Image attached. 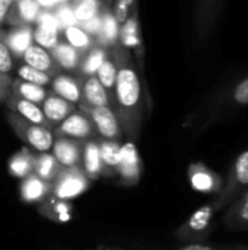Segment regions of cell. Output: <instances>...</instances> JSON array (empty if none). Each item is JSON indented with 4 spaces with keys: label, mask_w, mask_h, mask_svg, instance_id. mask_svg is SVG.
<instances>
[{
    "label": "cell",
    "mask_w": 248,
    "mask_h": 250,
    "mask_svg": "<svg viewBox=\"0 0 248 250\" xmlns=\"http://www.w3.org/2000/svg\"><path fill=\"white\" fill-rule=\"evenodd\" d=\"M118 42L129 51L134 50L143 64V47H142V37H140L139 19H137V6L133 9L127 21L120 26Z\"/></svg>",
    "instance_id": "9a60e30c"
},
{
    "label": "cell",
    "mask_w": 248,
    "mask_h": 250,
    "mask_svg": "<svg viewBox=\"0 0 248 250\" xmlns=\"http://www.w3.org/2000/svg\"><path fill=\"white\" fill-rule=\"evenodd\" d=\"M53 92L66 101L79 104L82 100V78L69 73H58L51 81Z\"/></svg>",
    "instance_id": "ac0fdd59"
},
{
    "label": "cell",
    "mask_w": 248,
    "mask_h": 250,
    "mask_svg": "<svg viewBox=\"0 0 248 250\" xmlns=\"http://www.w3.org/2000/svg\"><path fill=\"white\" fill-rule=\"evenodd\" d=\"M91 186L89 177L85 174L80 166L61 167L56 179L53 180V196L63 201H72L85 193Z\"/></svg>",
    "instance_id": "5b68a950"
},
{
    "label": "cell",
    "mask_w": 248,
    "mask_h": 250,
    "mask_svg": "<svg viewBox=\"0 0 248 250\" xmlns=\"http://www.w3.org/2000/svg\"><path fill=\"white\" fill-rule=\"evenodd\" d=\"M219 250H248L246 248H240V246H231V248H224V249Z\"/></svg>",
    "instance_id": "7bdbcfd3"
},
{
    "label": "cell",
    "mask_w": 248,
    "mask_h": 250,
    "mask_svg": "<svg viewBox=\"0 0 248 250\" xmlns=\"http://www.w3.org/2000/svg\"><path fill=\"white\" fill-rule=\"evenodd\" d=\"M16 73H18V78L20 81L29 82V83H35V85H39V86H48V85H51V81H53V76H50L48 73L37 70V69L25 64V63L20 64L16 69Z\"/></svg>",
    "instance_id": "d6a6232c"
},
{
    "label": "cell",
    "mask_w": 248,
    "mask_h": 250,
    "mask_svg": "<svg viewBox=\"0 0 248 250\" xmlns=\"http://www.w3.org/2000/svg\"><path fill=\"white\" fill-rule=\"evenodd\" d=\"M246 189H248V148L243 149L232 161L228 176L224 180V188L215 195L210 202L218 211L225 209L235 198H238Z\"/></svg>",
    "instance_id": "7a4b0ae2"
},
{
    "label": "cell",
    "mask_w": 248,
    "mask_h": 250,
    "mask_svg": "<svg viewBox=\"0 0 248 250\" xmlns=\"http://www.w3.org/2000/svg\"><path fill=\"white\" fill-rule=\"evenodd\" d=\"M13 78L9 75H1L0 73V103H4L6 98L10 94V85H12Z\"/></svg>",
    "instance_id": "f35d334b"
},
{
    "label": "cell",
    "mask_w": 248,
    "mask_h": 250,
    "mask_svg": "<svg viewBox=\"0 0 248 250\" xmlns=\"http://www.w3.org/2000/svg\"><path fill=\"white\" fill-rule=\"evenodd\" d=\"M32 38H34V44L45 48V50H51L60 40H58V32L56 31H50V29H45L42 26H35L34 31H32Z\"/></svg>",
    "instance_id": "836d02e7"
},
{
    "label": "cell",
    "mask_w": 248,
    "mask_h": 250,
    "mask_svg": "<svg viewBox=\"0 0 248 250\" xmlns=\"http://www.w3.org/2000/svg\"><path fill=\"white\" fill-rule=\"evenodd\" d=\"M63 32H64L66 41L70 45H73L75 48H77V50H80L83 53H86L91 47L95 45L94 38L91 35H88L79 25H70Z\"/></svg>",
    "instance_id": "1f68e13d"
},
{
    "label": "cell",
    "mask_w": 248,
    "mask_h": 250,
    "mask_svg": "<svg viewBox=\"0 0 248 250\" xmlns=\"http://www.w3.org/2000/svg\"><path fill=\"white\" fill-rule=\"evenodd\" d=\"M136 6H137L136 0H114L111 12H113V16L115 18L118 26H121L127 21V18L132 15L133 9Z\"/></svg>",
    "instance_id": "e575fe53"
},
{
    "label": "cell",
    "mask_w": 248,
    "mask_h": 250,
    "mask_svg": "<svg viewBox=\"0 0 248 250\" xmlns=\"http://www.w3.org/2000/svg\"><path fill=\"white\" fill-rule=\"evenodd\" d=\"M6 119L10 127L13 129V132L16 133V136L23 144L32 146L39 152H47L53 148L54 138H53V132L48 127L31 123L10 110L6 113Z\"/></svg>",
    "instance_id": "277c9868"
},
{
    "label": "cell",
    "mask_w": 248,
    "mask_h": 250,
    "mask_svg": "<svg viewBox=\"0 0 248 250\" xmlns=\"http://www.w3.org/2000/svg\"><path fill=\"white\" fill-rule=\"evenodd\" d=\"M79 110L89 117V120L95 127L96 135H99L102 139L120 141V138L123 136V129L111 105H104V107L79 105Z\"/></svg>",
    "instance_id": "8992f818"
},
{
    "label": "cell",
    "mask_w": 248,
    "mask_h": 250,
    "mask_svg": "<svg viewBox=\"0 0 248 250\" xmlns=\"http://www.w3.org/2000/svg\"><path fill=\"white\" fill-rule=\"evenodd\" d=\"M13 1L15 0H0V28L6 22V16H7Z\"/></svg>",
    "instance_id": "60d3db41"
},
{
    "label": "cell",
    "mask_w": 248,
    "mask_h": 250,
    "mask_svg": "<svg viewBox=\"0 0 248 250\" xmlns=\"http://www.w3.org/2000/svg\"><path fill=\"white\" fill-rule=\"evenodd\" d=\"M41 10L42 9L37 0H15L4 23L12 26H32Z\"/></svg>",
    "instance_id": "4fadbf2b"
},
{
    "label": "cell",
    "mask_w": 248,
    "mask_h": 250,
    "mask_svg": "<svg viewBox=\"0 0 248 250\" xmlns=\"http://www.w3.org/2000/svg\"><path fill=\"white\" fill-rule=\"evenodd\" d=\"M118 32H120V26L115 21V18L113 16L111 7L105 9L104 16H102V28L99 35L95 38V44L110 50L113 45H115L118 42Z\"/></svg>",
    "instance_id": "4316f807"
},
{
    "label": "cell",
    "mask_w": 248,
    "mask_h": 250,
    "mask_svg": "<svg viewBox=\"0 0 248 250\" xmlns=\"http://www.w3.org/2000/svg\"><path fill=\"white\" fill-rule=\"evenodd\" d=\"M10 92L20 97V98H23V100H26V101H31V103H34L37 105L42 104L44 100L48 95V91L45 89V86L29 83V82L20 81V79H13L12 81Z\"/></svg>",
    "instance_id": "f1b7e54d"
},
{
    "label": "cell",
    "mask_w": 248,
    "mask_h": 250,
    "mask_svg": "<svg viewBox=\"0 0 248 250\" xmlns=\"http://www.w3.org/2000/svg\"><path fill=\"white\" fill-rule=\"evenodd\" d=\"M32 26H13L12 31L1 34L0 32V41H3L13 57H22L25 50L32 44Z\"/></svg>",
    "instance_id": "603a6c76"
},
{
    "label": "cell",
    "mask_w": 248,
    "mask_h": 250,
    "mask_svg": "<svg viewBox=\"0 0 248 250\" xmlns=\"http://www.w3.org/2000/svg\"><path fill=\"white\" fill-rule=\"evenodd\" d=\"M38 26H42L45 29H50V31H56L58 32L60 31V26H58V21L54 15V12H50L47 9H42L38 15V19L35 22Z\"/></svg>",
    "instance_id": "d590c367"
},
{
    "label": "cell",
    "mask_w": 248,
    "mask_h": 250,
    "mask_svg": "<svg viewBox=\"0 0 248 250\" xmlns=\"http://www.w3.org/2000/svg\"><path fill=\"white\" fill-rule=\"evenodd\" d=\"M4 104L7 105V108L10 111H13L15 114L20 116L22 119L31 122V123H35V125H39V126H45L48 127V123L44 117V113L41 110L39 105L31 103V101H26L15 94H9V97L6 98ZM50 129V127H48Z\"/></svg>",
    "instance_id": "d6986e66"
},
{
    "label": "cell",
    "mask_w": 248,
    "mask_h": 250,
    "mask_svg": "<svg viewBox=\"0 0 248 250\" xmlns=\"http://www.w3.org/2000/svg\"><path fill=\"white\" fill-rule=\"evenodd\" d=\"M222 223L229 231H248V189L225 208Z\"/></svg>",
    "instance_id": "30bf717a"
},
{
    "label": "cell",
    "mask_w": 248,
    "mask_h": 250,
    "mask_svg": "<svg viewBox=\"0 0 248 250\" xmlns=\"http://www.w3.org/2000/svg\"><path fill=\"white\" fill-rule=\"evenodd\" d=\"M110 56L117 66V78L113 92V108L118 117L123 133L136 141L145 122V95L136 63L127 48L120 42L110 48Z\"/></svg>",
    "instance_id": "6da1fadb"
},
{
    "label": "cell",
    "mask_w": 248,
    "mask_h": 250,
    "mask_svg": "<svg viewBox=\"0 0 248 250\" xmlns=\"http://www.w3.org/2000/svg\"><path fill=\"white\" fill-rule=\"evenodd\" d=\"M60 170H61V166L53 154H48V152H41L38 155L35 154L34 174L38 176L39 179L53 183V180L56 179Z\"/></svg>",
    "instance_id": "f546056e"
},
{
    "label": "cell",
    "mask_w": 248,
    "mask_h": 250,
    "mask_svg": "<svg viewBox=\"0 0 248 250\" xmlns=\"http://www.w3.org/2000/svg\"><path fill=\"white\" fill-rule=\"evenodd\" d=\"M216 209L209 202L197 208L175 231V237L183 243H205L215 230Z\"/></svg>",
    "instance_id": "3957f363"
},
{
    "label": "cell",
    "mask_w": 248,
    "mask_h": 250,
    "mask_svg": "<svg viewBox=\"0 0 248 250\" xmlns=\"http://www.w3.org/2000/svg\"><path fill=\"white\" fill-rule=\"evenodd\" d=\"M83 141L60 136L53 142V155L60 163L61 167L80 166L83 154Z\"/></svg>",
    "instance_id": "8fae6325"
},
{
    "label": "cell",
    "mask_w": 248,
    "mask_h": 250,
    "mask_svg": "<svg viewBox=\"0 0 248 250\" xmlns=\"http://www.w3.org/2000/svg\"><path fill=\"white\" fill-rule=\"evenodd\" d=\"M53 133L57 138L64 136V138H72V139H79V141L91 139L96 135L92 122L80 110L79 111L76 110L67 119H64L58 126H56Z\"/></svg>",
    "instance_id": "9c48e42d"
},
{
    "label": "cell",
    "mask_w": 248,
    "mask_h": 250,
    "mask_svg": "<svg viewBox=\"0 0 248 250\" xmlns=\"http://www.w3.org/2000/svg\"><path fill=\"white\" fill-rule=\"evenodd\" d=\"M96 250H123V249H110V248H98Z\"/></svg>",
    "instance_id": "ee69618b"
},
{
    "label": "cell",
    "mask_w": 248,
    "mask_h": 250,
    "mask_svg": "<svg viewBox=\"0 0 248 250\" xmlns=\"http://www.w3.org/2000/svg\"><path fill=\"white\" fill-rule=\"evenodd\" d=\"M98 144H99V154L104 166V176L115 177L120 164V152H121L120 142L111 139H101L98 141Z\"/></svg>",
    "instance_id": "cb8c5ba5"
},
{
    "label": "cell",
    "mask_w": 248,
    "mask_h": 250,
    "mask_svg": "<svg viewBox=\"0 0 248 250\" xmlns=\"http://www.w3.org/2000/svg\"><path fill=\"white\" fill-rule=\"evenodd\" d=\"M22 59H23L25 64H28L37 70H41L44 73H48L53 78L60 73V67L54 62L51 53L48 50L34 44V42L25 50Z\"/></svg>",
    "instance_id": "e0dca14e"
},
{
    "label": "cell",
    "mask_w": 248,
    "mask_h": 250,
    "mask_svg": "<svg viewBox=\"0 0 248 250\" xmlns=\"http://www.w3.org/2000/svg\"><path fill=\"white\" fill-rule=\"evenodd\" d=\"M80 167L91 182L104 176V166L99 154V144L96 139H89L85 142Z\"/></svg>",
    "instance_id": "7402d4cb"
},
{
    "label": "cell",
    "mask_w": 248,
    "mask_h": 250,
    "mask_svg": "<svg viewBox=\"0 0 248 250\" xmlns=\"http://www.w3.org/2000/svg\"><path fill=\"white\" fill-rule=\"evenodd\" d=\"M177 250H219V248L208 243H186Z\"/></svg>",
    "instance_id": "ab89813d"
},
{
    "label": "cell",
    "mask_w": 248,
    "mask_h": 250,
    "mask_svg": "<svg viewBox=\"0 0 248 250\" xmlns=\"http://www.w3.org/2000/svg\"><path fill=\"white\" fill-rule=\"evenodd\" d=\"M110 54V51L98 44H95L94 47H91L82 59L80 67L77 70L80 78H88V76H94L96 75V70L99 69V66L102 64V62L107 59V56Z\"/></svg>",
    "instance_id": "83f0119b"
},
{
    "label": "cell",
    "mask_w": 248,
    "mask_h": 250,
    "mask_svg": "<svg viewBox=\"0 0 248 250\" xmlns=\"http://www.w3.org/2000/svg\"><path fill=\"white\" fill-rule=\"evenodd\" d=\"M95 76L98 78V81L101 82V85L105 88V91H107V94L110 97V101L113 103V92H114V85H115V78H117V66H115L114 60H113V57L110 54L102 62V64L96 70V75Z\"/></svg>",
    "instance_id": "4dcf8cb0"
},
{
    "label": "cell",
    "mask_w": 248,
    "mask_h": 250,
    "mask_svg": "<svg viewBox=\"0 0 248 250\" xmlns=\"http://www.w3.org/2000/svg\"><path fill=\"white\" fill-rule=\"evenodd\" d=\"M189 182L196 192L216 195L224 188V179L203 163H193L187 170Z\"/></svg>",
    "instance_id": "ba28073f"
},
{
    "label": "cell",
    "mask_w": 248,
    "mask_h": 250,
    "mask_svg": "<svg viewBox=\"0 0 248 250\" xmlns=\"http://www.w3.org/2000/svg\"><path fill=\"white\" fill-rule=\"evenodd\" d=\"M53 193V183L39 179L34 173L22 179L19 186V195L25 204H41Z\"/></svg>",
    "instance_id": "5bb4252c"
},
{
    "label": "cell",
    "mask_w": 248,
    "mask_h": 250,
    "mask_svg": "<svg viewBox=\"0 0 248 250\" xmlns=\"http://www.w3.org/2000/svg\"><path fill=\"white\" fill-rule=\"evenodd\" d=\"M34 161H35V154L29 148H22L20 151L15 152L7 164L9 174L16 179H25L29 174L34 173Z\"/></svg>",
    "instance_id": "484cf974"
},
{
    "label": "cell",
    "mask_w": 248,
    "mask_h": 250,
    "mask_svg": "<svg viewBox=\"0 0 248 250\" xmlns=\"http://www.w3.org/2000/svg\"><path fill=\"white\" fill-rule=\"evenodd\" d=\"M69 6L72 7L75 19L79 25L108 9L110 0H70Z\"/></svg>",
    "instance_id": "d4e9b609"
},
{
    "label": "cell",
    "mask_w": 248,
    "mask_h": 250,
    "mask_svg": "<svg viewBox=\"0 0 248 250\" xmlns=\"http://www.w3.org/2000/svg\"><path fill=\"white\" fill-rule=\"evenodd\" d=\"M41 110L48 123V127H56L72 113L76 111V104L66 101L64 98L56 95L54 92H48L47 98L42 103Z\"/></svg>",
    "instance_id": "7c38bea8"
},
{
    "label": "cell",
    "mask_w": 248,
    "mask_h": 250,
    "mask_svg": "<svg viewBox=\"0 0 248 250\" xmlns=\"http://www.w3.org/2000/svg\"><path fill=\"white\" fill-rule=\"evenodd\" d=\"M13 54L10 53V50L7 48V45L0 41V73L1 75H10V72L13 70Z\"/></svg>",
    "instance_id": "8d00e7d4"
},
{
    "label": "cell",
    "mask_w": 248,
    "mask_h": 250,
    "mask_svg": "<svg viewBox=\"0 0 248 250\" xmlns=\"http://www.w3.org/2000/svg\"><path fill=\"white\" fill-rule=\"evenodd\" d=\"M143 173V164L140 160V155L137 152V148L133 141L121 145L120 152V164L117 176L126 186H134Z\"/></svg>",
    "instance_id": "52a82bcc"
},
{
    "label": "cell",
    "mask_w": 248,
    "mask_h": 250,
    "mask_svg": "<svg viewBox=\"0 0 248 250\" xmlns=\"http://www.w3.org/2000/svg\"><path fill=\"white\" fill-rule=\"evenodd\" d=\"M38 4L41 6V9H56L58 7L60 4H64V3H69L70 0H37Z\"/></svg>",
    "instance_id": "b9f144b4"
},
{
    "label": "cell",
    "mask_w": 248,
    "mask_h": 250,
    "mask_svg": "<svg viewBox=\"0 0 248 250\" xmlns=\"http://www.w3.org/2000/svg\"><path fill=\"white\" fill-rule=\"evenodd\" d=\"M54 62L57 63V66L60 67V70L64 72H77L83 59V51L75 48L73 45H70L67 41H58L51 50H50Z\"/></svg>",
    "instance_id": "2e32d148"
},
{
    "label": "cell",
    "mask_w": 248,
    "mask_h": 250,
    "mask_svg": "<svg viewBox=\"0 0 248 250\" xmlns=\"http://www.w3.org/2000/svg\"><path fill=\"white\" fill-rule=\"evenodd\" d=\"M38 211L42 217L54 221V223H67L73 217V207L70 201L57 199L50 195L41 204H38Z\"/></svg>",
    "instance_id": "44dd1931"
},
{
    "label": "cell",
    "mask_w": 248,
    "mask_h": 250,
    "mask_svg": "<svg viewBox=\"0 0 248 250\" xmlns=\"http://www.w3.org/2000/svg\"><path fill=\"white\" fill-rule=\"evenodd\" d=\"M234 100L238 104H248V78L243 81L234 91Z\"/></svg>",
    "instance_id": "74e56055"
},
{
    "label": "cell",
    "mask_w": 248,
    "mask_h": 250,
    "mask_svg": "<svg viewBox=\"0 0 248 250\" xmlns=\"http://www.w3.org/2000/svg\"><path fill=\"white\" fill-rule=\"evenodd\" d=\"M79 105H86V107L111 105V101L105 88L101 85V82L98 81L95 75L82 78V100Z\"/></svg>",
    "instance_id": "ffe728a7"
}]
</instances>
